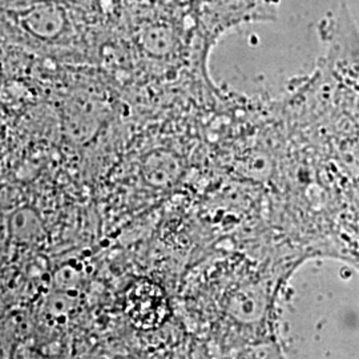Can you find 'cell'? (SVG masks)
Instances as JSON below:
<instances>
[{
  "label": "cell",
  "instance_id": "6da1fadb",
  "mask_svg": "<svg viewBox=\"0 0 359 359\" xmlns=\"http://www.w3.org/2000/svg\"><path fill=\"white\" fill-rule=\"evenodd\" d=\"M126 311L130 322L140 330L160 327L170 316L167 294L149 280L132 283L126 294Z\"/></svg>",
  "mask_w": 359,
  "mask_h": 359
}]
</instances>
